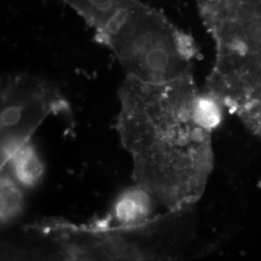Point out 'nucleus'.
<instances>
[{
    "label": "nucleus",
    "instance_id": "nucleus-1",
    "mask_svg": "<svg viewBox=\"0 0 261 261\" xmlns=\"http://www.w3.org/2000/svg\"><path fill=\"white\" fill-rule=\"evenodd\" d=\"M200 94L193 75L158 84L127 76L118 91L115 127L133 184L166 211L196 206L213 169V132L196 116Z\"/></svg>",
    "mask_w": 261,
    "mask_h": 261
},
{
    "label": "nucleus",
    "instance_id": "nucleus-2",
    "mask_svg": "<svg viewBox=\"0 0 261 261\" xmlns=\"http://www.w3.org/2000/svg\"><path fill=\"white\" fill-rule=\"evenodd\" d=\"M196 234L195 206L130 226L44 218L23 225L19 242L1 246L2 260L163 261L183 256Z\"/></svg>",
    "mask_w": 261,
    "mask_h": 261
},
{
    "label": "nucleus",
    "instance_id": "nucleus-3",
    "mask_svg": "<svg viewBox=\"0 0 261 261\" xmlns=\"http://www.w3.org/2000/svg\"><path fill=\"white\" fill-rule=\"evenodd\" d=\"M97 40L112 49L127 76L145 83L192 75L197 55L189 34L140 0H129Z\"/></svg>",
    "mask_w": 261,
    "mask_h": 261
},
{
    "label": "nucleus",
    "instance_id": "nucleus-4",
    "mask_svg": "<svg viewBox=\"0 0 261 261\" xmlns=\"http://www.w3.org/2000/svg\"><path fill=\"white\" fill-rule=\"evenodd\" d=\"M67 111L69 103L54 82L27 73L5 76L0 96V167L31 141L50 114Z\"/></svg>",
    "mask_w": 261,
    "mask_h": 261
},
{
    "label": "nucleus",
    "instance_id": "nucleus-5",
    "mask_svg": "<svg viewBox=\"0 0 261 261\" xmlns=\"http://www.w3.org/2000/svg\"><path fill=\"white\" fill-rule=\"evenodd\" d=\"M158 201L140 187H129L123 190L112 202L103 217L91 220L100 226H130L146 223L157 215Z\"/></svg>",
    "mask_w": 261,
    "mask_h": 261
},
{
    "label": "nucleus",
    "instance_id": "nucleus-6",
    "mask_svg": "<svg viewBox=\"0 0 261 261\" xmlns=\"http://www.w3.org/2000/svg\"><path fill=\"white\" fill-rule=\"evenodd\" d=\"M27 192L37 188L45 175V164L34 144L30 141L18 150L1 168Z\"/></svg>",
    "mask_w": 261,
    "mask_h": 261
},
{
    "label": "nucleus",
    "instance_id": "nucleus-7",
    "mask_svg": "<svg viewBox=\"0 0 261 261\" xmlns=\"http://www.w3.org/2000/svg\"><path fill=\"white\" fill-rule=\"evenodd\" d=\"M75 9L96 31L102 35L129 0H63Z\"/></svg>",
    "mask_w": 261,
    "mask_h": 261
},
{
    "label": "nucleus",
    "instance_id": "nucleus-8",
    "mask_svg": "<svg viewBox=\"0 0 261 261\" xmlns=\"http://www.w3.org/2000/svg\"><path fill=\"white\" fill-rule=\"evenodd\" d=\"M0 183L1 226L8 227L17 223L24 213L28 192L5 171H1Z\"/></svg>",
    "mask_w": 261,
    "mask_h": 261
}]
</instances>
